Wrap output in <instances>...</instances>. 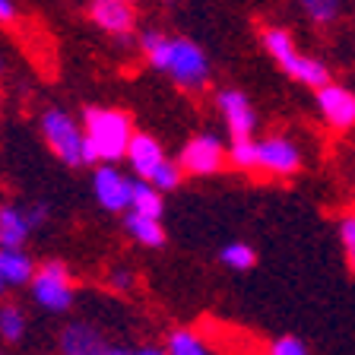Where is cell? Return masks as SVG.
Masks as SVG:
<instances>
[{"label": "cell", "mask_w": 355, "mask_h": 355, "mask_svg": "<svg viewBox=\"0 0 355 355\" xmlns=\"http://www.w3.org/2000/svg\"><path fill=\"white\" fill-rule=\"evenodd\" d=\"M137 44H140V54L146 58V64L159 73L171 76V83L178 89L203 92L209 86L213 67H209L207 51L197 42H191L184 35H165L159 29H149L137 38Z\"/></svg>", "instance_id": "6da1fadb"}, {"label": "cell", "mask_w": 355, "mask_h": 355, "mask_svg": "<svg viewBox=\"0 0 355 355\" xmlns=\"http://www.w3.org/2000/svg\"><path fill=\"white\" fill-rule=\"evenodd\" d=\"M83 130H86V165L96 162H121L127 143L133 137V121L121 108L89 105L83 108Z\"/></svg>", "instance_id": "7a4b0ae2"}, {"label": "cell", "mask_w": 355, "mask_h": 355, "mask_svg": "<svg viewBox=\"0 0 355 355\" xmlns=\"http://www.w3.org/2000/svg\"><path fill=\"white\" fill-rule=\"evenodd\" d=\"M260 42H263V51L276 60V67H279L288 80H295L311 89H320L324 83H330L327 64L318 58H311V54L298 51V44H295V38L288 35V29H282V26H266V29L260 32Z\"/></svg>", "instance_id": "3957f363"}, {"label": "cell", "mask_w": 355, "mask_h": 355, "mask_svg": "<svg viewBox=\"0 0 355 355\" xmlns=\"http://www.w3.org/2000/svg\"><path fill=\"white\" fill-rule=\"evenodd\" d=\"M44 146L58 155L67 168H80L86 165V130L83 121H76L70 111L64 108H48L38 121Z\"/></svg>", "instance_id": "277c9868"}, {"label": "cell", "mask_w": 355, "mask_h": 355, "mask_svg": "<svg viewBox=\"0 0 355 355\" xmlns=\"http://www.w3.org/2000/svg\"><path fill=\"white\" fill-rule=\"evenodd\" d=\"M29 292H32V298H35V304H42V308L51 311V314H67L76 302L73 276H70L67 263H60V260H44V263L35 266Z\"/></svg>", "instance_id": "5b68a950"}, {"label": "cell", "mask_w": 355, "mask_h": 355, "mask_svg": "<svg viewBox=\"0 0 355 355\" xmlns=\"http://www.w3.org/2000/svg\"><path fill=\"white\" fill-rule=\"evenodd\" d=\"M225 162H229V149L216 133H197L178 153V165L184 168V175L193 178L216 175V171L225 168Z\"/></svg>", "instance_id": "8992f818"}, {"label": "cell", "mask_w": 355, "mask_h": 355, "mask_svg": "<svg viewBox=\"0 0 355 355\" xmlns=\"http://www.w3.org/2000/svg\"><path fill=\"white\" fill-rule=\"evenodd\" d=\"M133 178L118 168V162L92 165V197L105 213H127L130 209Z\"/></svg>", "instance_id": "52a82bcc"}, {"label": "cell", "mask_w": 355, "mask_h": 355, "mask_svg": "<svg viewBox=\"0 0 355 355\" xmlns=\"http://www.w3.org/2000/svg\"><path fill=\"white\" fill-rule=\"evenodd\" d=\"M89 19H92L96 29H102L105 35L118 38L124 44H130L133 32H137L133 0H92L89 3Z\"/></svg>", "instance_id": "ba28073f"}, {"label": "cell", "mask_w": 355, "mask_h": 355, "mask_svg": "<svg viewBox=\"0 0 355 355\" xmlns=\"http://www.w3.org/2000/svg\"><path fill=\"white\" fill-rule=\"evenodd\" d=\"M302 168V149L288 137H266L257 140V171L273 178H292Z\"/></svg>", "instance_id": "9c48e42d"}, {"label": "cell", "mask_w": 355, "mask_h": 355, "mask_svg": "<svg viewBox=\"0 0 355 355\" xmlns=\"http://www.w3.org/2000/svg\"><path fill=\"white\" fill-rule=\"evenodd\" d=\"M216 108H219L232 140L254 137V130H257V111H254L251 98L244 96L241 89H219L216 92Z\"/></svg>", "instance_id": "30bf717a"}, {"label": "cell", "mask_w": 355, "mask_h": 355, "mask_svg": "<svg viewBox=\"0 0 355 355\" xmlns=\"http://www.w3.org/2000/svg\"><path fill=\"white\" fill-rule=\"evenodd\" d=\"M318 92V111L324 124H330L333 130H349L355 127V92L340 83H324Z\"/></svg>", "instance_id": "8fae6325"}, {"label": "cell", "mask_w": 355, "mask_h": 355, "mask_svg": "<svg viewBox=\"0 0 355 355\" xmlns=\"http://www.w3.org/2000/svg\"><path fill=\"white\" fill-rule=\"evenodd\" d=\"M124 159H127V165H130L133 178H146V181H149V178L155 175V168H159V165H162L168 155H165L162 143L155 140L153 133L133 130L130 143H127Z\"/></svg>", "instance_id": "7c38bea8"}, {"label": "cell", "mask_w": 355, "mask_h": 355, "mask_svg": "<svg viewBox=\"0 0 355 355\" xmlns=\"http://www.w3.org/2000/svg\"><path fill=\"white\" fill-rule=\"evenodd\" d=\"M105 333L89 320H70L58 336L60 355H102L105 352Z\"/></svg>", "instance_id": "4fadbf2b"}, {"label": "cell", "mask_w": 355, "mask_h": 355, "mask_svg": "<svg viewBox=\"0 0 355 355\" xmlns=\"http://www.w3.org/2000/svg\"><path fill=\"white\" fill-rule=\"evenodd\" d=\"M124 232L130 241H137L140 248H149V251H155V248H162V244L168 241L162 219H159V216L137 213V209H127L124 213Z\"/></svg>", "instance_id": "5bb4252c"}, {"label": "cell", "mask_w": 355, "mask_h": 355, "mask_svg": "<svg viewBox=\"0 0 355 355\" xmlns=\"http://www.w3.org/2000/svg\"><path fill=\"white\" fill-rule=\"evenodd\" d=\"M35 260L29 257L26 248H0V276L7 282V288L29 286L35 276Z\"/></svg>", "instance_id": "9a60e30c"}, {"label": "cell", "mask_w": 355, "mask_h": 355, "mask_svg": "<svg viewBox=\"0 0 355 355\" xmlns=\"http://www.w3.org/2000/svg\"><path fill=\"white\" fill-rule=\"evenodd\" d=\"M32 235L26 207L16 203H0V248H26Z\"/></svg>", "instance_id": "2e32d148"}, {"label": "cell", "mask_w": 355, "mask_h": 355, "mask_svg": "<svg viewBox=\"0 0 355 355\" xmlns=\"http://www.w3.org/2000/svg\"><path fill=\"white\" fill-rule=\"evenodd\" d=\"M130 209L146 213V216H159V219H162V213H165V193L159 191L153 181H146V178H133Z\"/></svg>", "instance_id": "e0dca14e"}, {"label": "cell", "mask_w": 355, "mask_h": 355, "mask_svg": "<svg viewBox=\"0 0 355 355\" xmlns=\"http://www.w3.org/2000/svg\"><path fill=\"white\" fill-rule=\"evenodd\" d=\"M165 349H168V355H213L207 340L191 327H175L165 336Z\"/></svg>", "instance_id": "ac0fdd59"}, {"label": "cell", "mask_w": 355, "mask_h": 355, "mask_svg": "<svg viewBox=\"0 0 355 355\" xmlns=\"http://www.w3.org/2000/svg\"><path fill=\"white\" fill-rule=\"evenodd\" d=\"M26 333H29V318H26V311L19 304L7 302L0 304V343H22L26 340Z\"/></svg>", "instance_id": "d6986e66"}, {"label": "cell", "mask_w": 355, "mask_h": 355, "mask_svg": "<svg viewBox=\"0 0 355 355\" xmlns=\"http://www.w3.org/2000/svg\"><path fill=\"white\" fill-rule=\"evenodd\" d=\"M219 263L229 266V270H235V273H244V270H254V263H257V251L244 241H229V244H222Z\"/></svg>", "instance_id": "ffe728a7"}, {"label": "cell", "mask_w": 355, "mask_h": 355, "mask_svg": "<svg viewBox=\"0 0 355 355\" xmlns=\"http://www.w3.org/2000/svg\"><path fill=\"white\" fill-rule=\"evenodd\" d=\"M229 165H232V168H238V171H257V140H254V137L232 140Z\"/></svg>", "instance_id": "44dd1931"}, {"label": "cell", "mask_w": 355, "mask_h": 355, "mask_svg": "<svg viewBox=\"0 0 355 355\" xmlns=\"http://www.w3.org/2000/svg\"><path fill=\"white\" fill-rule=\"evenodd\" d=\"M314 26H333L340 19V0H298Z\"/></svg>", "instance_id": "7402d4cb"}, {"label": "cell", "mask_w": 355, "mask_h": 355, "mask_svg": "<svg viewBox=\"0 0 355 355\" xmlns=\"http://www.w3.org/2000/svg\"><path fill=\"white\" fill-rule=\"evenodd\" d=\"M155 187L162 193H168V191H178L181 187V181H184V168L178 165V159H165L159 168H155V175L149 178Z\"/></svg>", "instance_id": "603a6c76"}, {"label": "cell", "mask_w": 355, "mask_h": 355, "mask_svg": "<svg viewBox=\"0 0 355 355\" xmlns=\"http://www.w3.org/2000/svg\"><path fill=\"white\" fill-rule=\"evenodd\" d=\"M340 244H343V254H346V260H349V266L355 270V213H349V216H343L340 219Z\"/></svg>", "instance_id": "cb8c5ba5"}, {"label": "cell", "mask_w": 355, "mask_h": 355, "mask_svg": "<svg viewBox=\"0 0 355 355\" xmlns=\"http://www.w3.org/2000/svg\"><path fill=\"white\" fill-rule=\"evenodd\" d=\"M266 355H311V352H308V346H304L298 336L286 333V336H279V340L270 343V352Z\"/></svg>", "instance_id": "d4e9b609"}, {"label": "cell", "mask_w": 355, "mask_h": 355, "mask_svg": "<svg viewBox=\"0 0 355 355\" xmlns=\"http://www.w3.org/2000/svg\"><path fill=\"white\" fill-rule=\"evenodd\" d=\"M108 286L114 288V292H130V288L137 286V273H133L130 266H114L108 273Z\"/></svg>", "instance_id": "484cf974"}, {"label": "cell", "mask_w": 355, "mask_h": 355, "mask_svg": "<svg viewBox=\"0 0 355 355\" xmlns=\"http://www.w3.org/2000/svg\"><path fill=\"white\" fill-rule=\"evenodd\" d=\"M26 216H29L32 232H38L42 225H48V216H51V207H48V203H42V200H35V203H26Z\"/></svg>", "instance_id": "4316f807"}, {"label": "cell", "mask_w": 355, "mask_h": 355, "mask_svg": "<svg viewBox=\"0 0 355 355\" xmlns=\"http://www.w3.org/2000/svg\"><path fill=\"white\" fill-rule=\"evenodd\" d=\"M19 19V7H16V0H0V22L3 26H13Z\"/></svg>", "instance_id": "83f0119b"}, {"label": "cell", "mask_w": 355, "mask_h": 355, "mask_svg": "<svg viewBox=\"0 0 355 355\" xmlns=\"http://www.w3.org/2000/svg\"><path fill=\"white\" fill-rule=\"evenodd\" d=\"M133 355H168V349H162V346H140V349H133Z\"/></svg>", "instance_id": "f1b7e54d"}, {"label": "cell", "mask_w": 355, "mask_h": 355, "mask_svg": "<svg viewBox=\"0 0 355 355\" xmlns=\"http://www.w3.org/2000/svg\"><path fill=\"white\" fill-rule=\"evenodd\" d=\"M102 355H133V349H124V346H105Z\"/></svg>", "instance_id": "f546056e"}, {"label": "cell", "mask_w": 355, "mask_h": 355, "mask_svg": "<svg viewBox=\"0 0 355 355\" xmlns=\"http://www.w3.org/2000/svg\"><path fill=\"white\" fill-rule=\"evenodd\" d=\"M3 292H7V282H3V276H0V295H3Z\"/></svg>", "instance_id": "4dcf8cb0"}, {"label": "cell", "mask_w": 355, "mask_h": 355, "mask_svg": "<svg viewBox=\"0 0 355 355\" xmlns=\"http://www.w3.org/2000/svg\"><path fill=\"white\" fill-rule=\"evenodd\" d=\"M0 73H3V58H0Z\"/></svg>", "instance_id": "1f68e13d"}, {"label": "cell", "mask_w": 355, "mask_h": 355, "mask_svg": "<svg viewBox=\"0 0 355 355\" xmlns=\"http://www.w3.org/2000/svg\"><path fill=\"white\" fill-rule=\"evenodd\" d=\"M0 355H10V352H3V349H0Z\"/></svg>", "instance_id": "d6a6232c"}, {"label": "cell", "mask_w": 355, "mask_h": 355, "mask_svg": "<svg viewBox=\"0 0 355 355\" xmlns=\"http://www.w3.org/2000/svg\"><path fill=\"white\" fill-rule=\"evenodd\" d=\"M165 3H175V0H165Z\"/></svg>", "instance_id": "836d02e7"}]
</instances>
